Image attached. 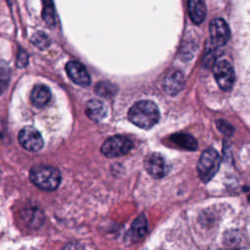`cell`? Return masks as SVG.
<instances>
[{
	"mask_svg": "<svg viewBox=\"0 0 250 250\" xmlns=\"http://www.w3.org/2000/svg\"><path fill=\"white\" fill-rule=\"evenodd\" d=\"M160 113L157 105L151 101H140L133 104L128 111L129 120L142 129H150L159 120Z\"/></svg>",
	"mask_w": 250,
	"mask_h": 250,
	"instance_id": "obj_1",
	"label": "cell"
},
{
	"mask_svg": "<svg viewBox=\"0 0 250 250\" xmlns=\"http://www.w3.org/2000/svg\"><path fill=\"white\" fill-rule=\"evenodd\" d=\"M29 178L36 187L44 190L56 189L62 180L59 169L49 165H36L32 167Z\"/></svg>",
	"mask_w": 250,
	"mask_h": 250,
	"instance_id": "obj_2",
	"label": "cell"
},
{
	"mask_svg": "<svg viewBox=\"0 0 250 250\" xmlns=\"http://www.w3.org/2000/svg\"><path fill=\"white\" fill-rule=\"evenodd\" d=\"M220 167V155L213 149L204 150L198 160L197 172L200 180L204 183L209 182L217 173Z\"/></svg>",
	"mask_w": 250,
	"mask_h": 250,
	"instance_id": "obj_3",
	"label": "cell"
},
{
	"mask_svg": "<svg viewBox=\"0 0 250 250\" xmlns=\"http://www.w3.org/2000/svg\"><path fill=\"white\" fill-rule=\"evenodd\" d=\"M133 148L132 141L121 135L108 138L101 146V152L106 157H118L127 154Z\"/></svg>",
	"mask_w": 250,
	"mask_h": 250,
	"instance_id": "obj_4",
	"label": "cell"
},
{
	"mask_svg": "<svg viewBox=\"0 0 250 250\" xmlns=\"http://www.w3.org/2000/svg\"><path fill=\"white\" fill-rule=\"evenodd\" d=\"M213 74L219 87L224 91L231 89L235 81V73L232 65L228 61H219L213 67Z\"/></svg>",
	"mask_w": 250,
	"mask_h": 250,
	"instance_id": "obj_5",
	"label": "cell"
},
{
	"mask_svg": "<svg viewBox=\"0 0 250 250\" xmlns=\"http://www.w3.org/2000/svg\"><path fill=\"white\" fill-rule=\"evenodd\" d=\"M19 142L23 148L29 151H38L44 145L41 134L32 126H25L20 131Z\"/></svg>",
	"mask_w": 250,
	"mask_h": 250,
	"instance_id": "obj_6",
	"label": "cell"
},
{
	"mask_svg": "<svg viewBox=\"0 0 250 250\" xmlns=\"http://www.w3.org/2000/svg\"><path fill=\"white\" fill-rule=\"evenodd\" d=\"M209 32L212 43L217 47L224 46L229 41L230 35L229 25L221 18H216L210 21Z\"/></svg>",
	"mask_w": 250,
	"mask_h": 250,
	"instance_id": "obj_7",
	"label": "cell"
},
{
	"mask_svg": "<svg viewBox=\"0 0 250 250\" xmlns=\"http://www.w3.org/2000/svg\"><path fill=\"white\" fill-rule=\"evenodd\" d=\"M145 168L154 179H161L167 173L166 160L160 153L157 152H152L146 157Z\"/></svg>",
	"mask_w": 250,
	"mask_h": 250,
	"instance_id": "obj_8",
	"label": "cell"
},
{
	"mask_svg": "<svg viewBox=\"0 0 250 250\" xmlns=\"http://www.w3.org/2000/svg\"><path fill=\"white\" fill-rule=\"evenodd\" d=\"M65 71L68 77L77 85L88 86L91 78L84 65L78 62H68L65 65Z\"/></svg>",
	"mask_w": 250,
	"mask_h": 250,
	"instance_id": "obj_9",
	"label": "cell"
},
{
	"mask_svg": "<svg viewBox=\"0 0 250 250\" xmlns=\"http://www.w3.org/2000/svg\"><path fill=\"white\" fill-rule=\"evenodd\" d=\"M185 75L180 70H170L164 77L163 87L164 90L172 96L180 93L185 86Z\"/></svg>",
	"mask_w": 250,
	"mask_h": 250,
	"instance_id": "obj_10",
	"label": "cell"
},
{
	"mask_svg": "<svg viewBox=\"0 0 250 250\" xmlns=\"http://www.w3.org/2000/svg\"><path fill=\"white\" fill-rule=\"evenodd\" d=\"M21 217L24 223L31 229H38L44 223V214L37 207L25 208L21 212Z\"/></svg>",
	"mask_w": 250,
	"mask_h": 250,
	"instance_id": "obj_11",
	"label": "cell"
},
{
	"mask_svg": "<svg viewBox=\"0 0 250 250\" xmlns=\"http://www.w3.org/2000/svg\"><path fill=\"white\" fill-rule=\"evenodd\" d=\"M188 11L190 20L195 24H200L206 16V5L201 0H189L188 2Z\"/></svg>",
	"mask_w": 250,
	"mask_h": 250,
	"instance_id": "obj_12",
	"label": "cell"
},
{
	"mask_svg": "<svg viewBox=\"0 0 250 250\" xmlns=\"http://www.w3.org/2000/svg\"><path fill=\"white\" fill-rule=\"evenodd\" d=\"M30 100L33 105L37 107H43L51 100V91L47 86L37 85L31 92Z\"/></svg>",
	"mask_w": 250,
	"mask_h": 250,
	"instance_id": "obj_13",
	"label": "cell"
},
{
	"mask_svg": "<svg viewBox=\"0 0 250 250\" xmlns=\"http://www.w3.org/2000/svg\"><path fill=\"white\" fill-rule=\"evenodd\" d=\"M85 112L90 119L100 121L105 117L107 110L103 102L99 100H90L86 104Z\"/></svg>",
	"mask_w": 250,
	"mask_h": 250,
	"instance_id": "obj_14",
	"label": "cell"
},
{
	"mask_svg": "<svg viewBox=\"0 0 250 250\" xmlns=\"http://www.w3.org/2000/svg\"><path fill=\"white\" fill-rule=\"evenodd\" d=\"M148 229V226H147V221L146 218L144 214H141L140 216H138L130 229V238L132 241H137L139 239H141L142 237H144Z\"/></svg>",
	"mask_w": 250,
	"mask_h": 250,
	"instance_id": "obj_15",
	"label": "cell"
},
{
	"mask_svg": "<svg viewBox=\"0 0 250 250\" xmlns=\"http://www.w3.org/2000/svg\"><path fill=\"white\" fill-rule=\"evenodd\" d=\"M171 142L176 146L189 150H194L197 148L196 140L189 134L186 133H177L171 136Z\"/></svg>",
	"mask_w": 250,
	"mask_h": 250,
	"instance_id": "obj_16",
	"label": "cell"
},
{
	"mask_svg": "<svg viewBox=\"0 0 250 250\" xmlns=\"http://www.w3.org/2000/svg\"><path fill=\"white\" fill-rule=\"evenodd\" d=\"M42 18L49 26H54L56 24V14H55L54 4L52 1L43 2Z\"/></svg>",
	"mask_w": 250,
	"mask_h": 250,
	"instance_id": "obj_17",
	"label": "cell"
},
{
	"mask_svg": "<svg viewBox=\"0 0 250 250\" xmlns=\"http://www.w3.org/2000/svg\"><path fill=\"white\" fill-rule=\"evenodd\" d=\"M116 91H117V89H116L115 85H113L109 82H106V81L99 82L96 84V87H95V92L99 96H102L104 98L112 97L113 95H115Z\"/></svg>",
	"mask_w": 250,
	"mask_h": 250,
	"instance_id": "obj_18",
	"label": "cell"
},
{
	"mask_svg": "<svg viewBox=\"0 0 250 250\" xmlns=\"http://www.w3.org/2000/svg\"><path fill=\"white\" fill-rule=\"evenodd\" d=\"M11 71L8 63L4 61H0V95L6 90L10 81Z\"/></svg>",
	"mask_w": 250,
	"mask_h": 250,
	"instance_id": "obj_19",
	"label": "cell"
},
{
	"mask_svg": "<svg viewBox=\"0 0 250 250\" xmlns=\"http://www.w3.org/2000/svg\"><path fill=\"white\" fill-rule=\"evenodd\" d=\"M31 41L34 45H36L38 48L40 49H44L46 47L49 46L50 44V39L49 37L43 33V32H37L35 33L32 38H31Z\"/></svg>",
	"mask_w": 250,
	"mask_h": 250,
	"instance_id": "obj_20",
	"label": "cell"
},
{
	"mask_svg": "<svg viewBox=\"0 0 250 250\" xmlns=\"http://www.w3.org/2000/svg\"><path fill=\"white\" fill-rule=\"evenodd\" d=\"M217 126H218V129L226 136H231L232 135V132H233V127L228 123L227 121L225 120H218L217 121Z\"/></svg>",
	"mask_w": 250,
	"mask_h": 250,
	"instance_id": "obj_21",
	"label": "cell"
},
{
	"mask_svg": "<svg viewBox=\"0 0 250 250\" xmlns=\"http://www.w3.org/2000/svg\"><path fill=\"white\" fill-rule=\"evenodd\" d=\"M62 250H85V249L78 242H68L64 245Z\"/></svg>",
	"mask_w": 250,
	"mask_h": 250,
	"instance_id": "obj_22",
	"label": "cell"
},
{
	"mask_svg": "<svg viewBox=\"0 0 250 250\" xmlns=\"http://www.w3.org/2000/svg\"><path fill=\"white\" fill-rule=\"evenodd\" d=\"M27 61H28V57H27V55H26V53L25 52H21L20 54H19V56H18V66H24V65H26V63H27Z\"/></svg>",
	"mask_w": 250,
	"mask_h": 250,
	"instance_id": "obj_23",
	"label": "cell"
}]
</instances>
